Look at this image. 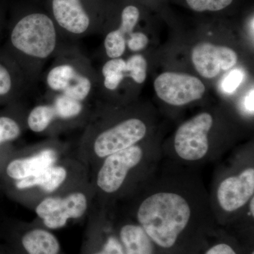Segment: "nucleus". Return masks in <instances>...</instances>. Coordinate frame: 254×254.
I'll use <instances>...</instances> for the list:
<instances>
[{
  "mask_svg": "<svg viewBox=\"0 0 254 254\" xmlns=\"http://www.w3.org/2000/svg\"><path fill=\"white\" fill-rule=\"evenodd\" d=\"M187 168L155 171L134 193L136 223L163 250L174 248L192 227L215 220L199 175Z\"/></svg>",
  "mask_w": 254,
  "mask_h": 254,
  "instance_id": "f257e3e1",
  "label": "nucleus"
},
{
  "mask_svg": "<svg viewBox=\"0 0 254 254\" xmlns=\"http://www.w3.org/2000/svg\"><path fill=\"white\" fill-rule=\"evenodd\" d=\"M245 121L226 103L205 107L182 122L163 148L182 166L190 168L213 161L242 139Z\"/></svg>",
  "mask_w": 254,
  "mask_h": 254,
  "instance_id": "f03ea898",
  "label": "nucleus"
},
{
  "mask_svg": "<svg viewBox=\"0 0 254 254\" xmlns=\"http://www.w3.org/2000/svg\"><path fill=\"white\" fill-rule=\"evenodd\" d=\"M156 110L149 103L110 105L97 103L82 138L83 150L103 160L160 131Z\"/></svg>",
  "mask_w": 254,
  "mask_h": 254,
  "instance_id": "7ed1b4c3",
  "label": "nucleus"
},
{
  "mask_svg": "<svg viewBox=\"0 0 254 254\" xmlns=\"http://www.w3.org/2000/svg\"><path fill=\"white\" fill-rule=\"evenodd\" d=\"M36 1L23 4L11 23L3 49L33 86L41 79L47 62L66 42L43 4Z\"/></svg>",
  "mask_w": 254,
  "mask_h": 254,
  "instance_id": "20e7f679",
  "label": "nucleus"
},
{
  "mask_svg": "<svg viewBox=\"0 0 254 254\" xmlns=\"http://www.w3.org/2000/svg\"><path fill=\"white\" fill-rule=\"evenodd\" d=\"M242 37L232 18L200 17L185 56L192 73L206 82L217 83L233 68L247 66ZM243 38V37H242Z\"/></svg>",
  "mask_w": 254,
  "mask_h": 254,
  "instance_id": "39448f33",
  "label": "nucleus"
},
{
  "mask_svg": "<svg viewBox=\"0 0 254 254\" xmlns=\"http://www.w3.org/2000/svg\"><path fill=\"white\" fill-rule=\"evenodd\" d=\"M161 130L139 143L103 159L95 184L106 196L121 193L128 184L135 192L156 171L163 153Z\"/></svg>",
  "mask_w": 254,
  "mask_h": 254,
  "instance_id": "423d86ee",
  "label": "nucleus"
},
{
  "mask_svg": "<svg viewBox=\"0 0 254 254\" xmlns=\"http://www.w3.org/2000/svg\"><path fill=\"white\" fill-rule=\"evenodd\" d=\"M46 92L78 101L98 102V73L76 42L66 41L43 74Z\"/></svg>",
  "mask_w": 254,
  "mask_h": 254,
  "instance_id": "0eeeda50",
  "label": "nucleus"
},
{
  "mask_svg": "<svg viewBox=\"0 0 254 254\" xmlns=\"http://www.w3.org/2000/svg\"><path fill=\"white\" fill-rule=\"evenodd\" d=\"M219 170L209 193L214 218L222 222L244 216L254 197L253 154L244 150Z\"/></svg>",
  "mask_w": 254,
  "mask_h": 254,
  "instance_id": "6e6552de",
  "label": "nucleus"
},
{
  "mask_svg": "<svg viewBox=\"0 0 254 254\" xmlns=\"http://www.w3.org/2000/svg\"><path fill=\"white\" fill-rule=\"evenodd\" d=\"M149 70L146 53L105 60L100 69H97L98 103L124 105L137 101Z\"/></svg>",
  "mask_w": 254,
  "mask_h": 254,
  "instance_id": "1a4fd4ad",
  "label": "nucleus"
},
{
  "mask_svg": "<svg viewBox=\"0 0 254 254\" xmlns=\"http://www.w3.org/2000/svg\"><path fill=\"white\" fill-rule=\"evenodd\" d=\"M65 41L102 33L114 0H43Z\"/></svg>",
  "mask_w": 254,
  "mask_h": 254,
  "instance_id": "9d476101",
  "label": "nucleus"
},
{
  "mask_svg": "<svg viewBox=\"0 0 254 254\" xmlns=\"http://www.w3.org/2000/svg\"><path fill=\"white\" fill-rule=\"evenodd\" d=\"M163 18L160 13L137 0H114L101 34L105 60L127 54V40L138 28Z\"/></svg>",
  "mask_w": 254,
  "mask_h": 254,
  "instance_id": "9b49d317",
  "label": "nucleus"
},
{
  "mask_svg": "<svg viewBox=\"0 0 254 254\" xmlns=\"http://www.w3.org/2000/svg\"><path fill=\"white\" fill-rule=\"evenodd\" d=\"M157 99L170 109H185L205 101L208 83L190 71L167 69L153 80Z\"/></svg>",
  "mask_w": 254,
  "mask_h": 254,
  "instance_id": "f8f14e48",
  "label": "nucleus"
},
{
  "mask_svg": "<svg viewBox=\"0 0 254 254\" xmlns=\"http://www.w3.org/2000/svg\"><path fill=\"white\" fill-rule=\"evenodd\" d=\"M88 207V197L74 192L63 198L48 197L37 205V215L48 228L57 230L66 225L69 219L81 218Z\"/></svg>",
  "mask_w": 254,
  "mask_h": 254,
  "instance_id": "ddd939ff",
  "label": "nucleus"
},
{
  "mask_svg": "<svg viewBox=\"0 0 254 254\" xmlns=\"http://www.w3.org/2000/svg\"><path fill=\"white\" fill-rule=\"evenodd\" d=\"M32 87L17 64L0 50V105L21 101Z\"/></svg>",
  "mask_w": 254,
  "mask_h": 254,
  "instance_id": "4468645a",
  "label": "nucleus"
},
{
  "mask_svg": "<svg viewBox=\"0 0 254 254\" xmlns=\"http://www.w3.org/2000/svg\"><path fill=\"white\" fill-rule=\"evenodd\" d=\"M200 17H237L247 6V0H168Z\"/></svg>",
  "mask_w": 254,
  "mask_h": 254,
  "instance_id": "2eb2a0df",
  "label": "nucleus"
},
{
  "mask_svg": "<svg viewBox=\"0 0 254 254\" xmlns=\"http://www.w3.org/2000/svg\"><path fill=\"white\" fill-rule=\"evenodd\" d=\"M58 153L54 148H46L28 158L15 159L6 169V175L12 180H23L41 173L55 165Z\"/></svg>",
  "mask_w": 254,
  "mask_h": 254,
  "instance_id": "dca6fc26",
  "label": "nucleus"
},
{
  "mask_svg": "<svg viewBox=\"0 0 254 254\" xmlns=\"http://www.w3.org/2000/svg\"><path fill=\"white\" fill-rule=\"evenodd\" d=\"M66 178V169L61 165H53L38 175L18 180L16 187L20 190L39 187L44 191L53 192L63 185Z\"/></svg>",
  "mask_w": 254,
  "mask_h": 254,
  "instance_id": "f3484780",
  "label": "nucleus"
},
{
  "mask_svg": "<svg viewBox=\"0 0 254 254\" xmlns=\"http://www.w3.org/2000/svg\"><path fill=\"white\" fill-rule=\"evenodd\" d=\"M120 240L125 254H153L154 243L136 223H127L120 229Z\"/></svg>",
  "mask_w": 254,
  "mask_h": 254,
  "instance_id": "a211bd4d",
  "label": "nucleus"
},
{
  "mask_svg": "<svg viewBox=\"0 0 254 254\" xmlns=\"http://www.w3.org/2000/svg\"><path fill=\"white\" fill-rule=\"evenodd\" d=\"M21 243L28 254H58L60 252L58 239L43 229H34L26 232Z\"/></svg>",
  "mask_w": 254,
  "mask_h": 254,
  "instance_id": "6ab92c4d",
  "label": "nucleus"
},
{
  "mask_svg": "<svg viewBox=\"0 0 254 254\" xmlns=\"http://www.w3.org/2000/svg\"><path fill=\"white\" fill-rule=\"evenodd\" d=\"M247 69L245 66L233 68L225 73L218 81V90H220L224 95L233 97L237 93H240V90L246 88L247 81Z\"/></svg>",
  "mask_w": 254,
  "mask_h": 254,
  "instance_id": "aec40b11",
  "label": "nucleus"
},
{
  "mask_svg": "<svg viewBox=\"0 0 254 254\" xmlns=\"http://www.w3.org/2000/svg\"><path fill=\"white\" fill-rule=\"evenodd\" d=\"M242 94L239 98V109H237V113L240 114L242 118H254V84L249 85L246 90L242 91Z\"/></svg>",
  "mask_w": 254,
  "mask_h": 254,
  "instance_id": "412c9836",
  "label": "nucleus"
},
{
  "mask_svg": "<svg viewBox=\"0 0 254 254\" xmlns=\"http://www.w3.org/2000/svg\"><path fill=\"white\" fill-rule=\"evenodd\" d=\"M93 254H125V251L120 240L110 237L103 246V250Z\"/></svg>",
  "mask_w": 254,
  "mask_h": 254,
  "instance_id": "4be33fe9",
  "label": "nucleus"
},
{
  "mask_svg": "<svg viewBox=\"0 0 254 254\" xmlns=\"http://www.w3.org/2000/svg\"><path fill=\"white\" fill-rule=\"evenodd\" d=\"M205 254H237L236 251L229 244L225 242L215 244L206 251Z\"/></svg>",
  "mask_w": 254,
  "mask_h": 254,
  "instance_id": "5701e85b",
  "label": "nucleus"
},
{
  "mask_svg": "<svg viewBox=\"0 0 254 254\" xmlns=\"http://www.w3.org/2000/svg\"><path fill=\"white\" fill-rule=\"evenodd\" d=\"M160 13L162 16L168 11V0H137Z\"/></svg>",
  "mask_w": 254,
  "mask_h": 254,
  "instance_id": "b1692460",
  "label": "nucleus"
},
{
  "mask_svg": "<svg viewBox=\"0 0 254 254\" xmlns=\"http://www.w3.org/2000/svg\"><path fill=\"white\" fill-rule=\"evenodd\" d=\"M4 143V141H3L2 137H1V133H0V145Z\"/></svg>",
  "mask_w": 254,
  "mask_h": 254,
  "instance_id": "393cba45",
  "label": "nucleus"
},
{
  "mask_svg": "<svg viewBox=\"0 0 254 254\" xmlns=\"http://www.w3.org/2000/svg\"><path fill=\"white\" fill-rule=\"evenodd\" d=\"M254 254V252H252V254Z\"/></svg>",
  "mask_w": 254,
  "mask_h": 254,
  "instance_id": "a878e982",
  "label": "nucleus"
},
{
  "mask_svg": "<svg viewBox=\"0 0 254 254\" xmlns=\"http://www.w3.org/2000/svg\"><path fill=\"white\" fill-rule=\"evenodd\" d=\"M37 1H38V0H37Z\"/></svg>",
  "mask_w": 254,
  "mask_h": 254,
  "instance_id": "bb28decb",
  "label": "nucleus"
}]
</instances>
